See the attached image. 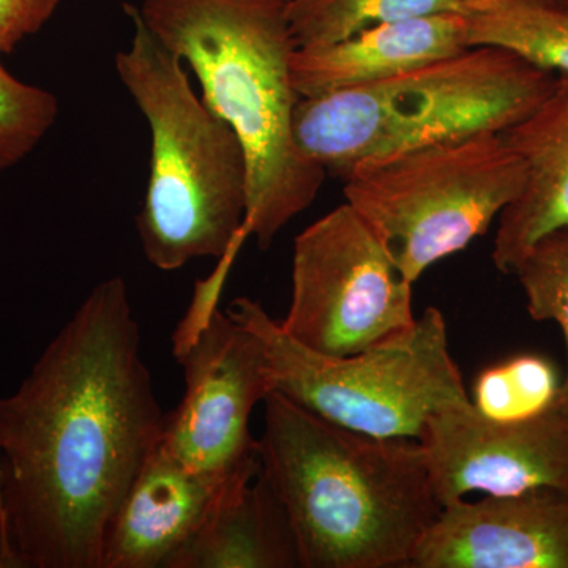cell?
Segmentation results:
<instances>
[{
	"instance_id": "2",
	"label": "cell",
	"mask_w": 568,
	"mask_h": 568,
	"mask_svg": "<svg viewBox=\"0 0 568 568\" xmlns=\"http://www.w3.org/2000/svg\"><path fill=\"white\" fill-rule=\"evenodd\" d=\"M260 470L282 504L304 568L409 567L439 517L424 447L325 420L271 392Z\"/></svg>"
},
{
	"instance_id": "12",
	"label": "cell",
	"mask_w": 568,
	"mask_h": 568,
	"mask_svg": "<svg viewBox=\"0 0 568 568\" xmlns=\"http://www.w3.org/2000/svg\"><path fill=\"white\" fill-rule=\"evenodd\" d=\"M233 480L194 473L156 444L111 518L102 568H170Z\"/></svg>"
},
{
	"instance_id": "17",
	"label": "cell",
	"mask_w": 568,
	"mask_h": 568,
	"mask_svg": "<svg viewBox=\"0 0 568 568\" xmlns=\"http://www.w3.org/2000/svg\"><path fill=\"white\" fill-rule=\"evenodd\" d=\"M470 0H290L298 48L335 43L365 29L429 14H465Z\"/></svg>"
},
{
	"instance_id": "1",
	"label": "cell",
	"mask_w": 568,
	"mask_h": 568,
	"mask_svg": "<svg viewBox=\"0 0 568 568\" xmlns=\"http://www.w3.org/2000/svg\"><path fill=\"white\" fill-rule=\"evenodd\" d=\"M163 422L129 286L112 276L0 396V489L21 568H102L108 526Z\"/></svg>"
},
{
	"instance_id": "20",
	"label": "cell",
	"mask_w": 568,
	"mask_h": 568,
	"mask_svg": "<svg viewBox=\"0 0 568 568\" xmlns=\"http://www.w3.org/2000/svg\"><path fill=\"white\" fill-rule=\"evenodd\" d=\"M515 275L525 291L530 317L559 324L568 355V226L541 239L526 254ZM559 402L568 407V368Z\"/></svg>"
},
{
	"instance_id": "16",
	"label": "cell",
	"mask_w": 568,
	"mask_h": 568,
	"mask_svg": "<svg viewBox=\"0 0 568 568\" xmlns=\"http://www.w3.org/2000/svg\"><path fill=\"white\" fill-rule=\"evenodd\" d=\"M465 18L470 47L504 48L568 78L566 0H470Z\"/></svg>"
},
{
	"instance_id": "7",
	"label": "cell",
	"mask_w": 568,
	"mask_h": 568,
	"mask_svg": "<svg viewBox=\"0 0 568 568\" xmlns=\"http://www.w3.org/2000/svg\"><path fill=\"white\" fill-rule=\"evenodd\" d=\"M343 181L346 203L416 283L487 234L525 189L526 168L500 133H481L365 160Z\"/></svg>"
},
{
	"instance_id": "21",
	"label": "cell",
	"mask_w": 568,
	"mask_h": 568,
	"mask_svg": "<svg viewBox=\"0 0 568 568\" xmlns=\"http://www.w3.org/2000/svg\"><path fill=\"white\" fill-rule=\"evenodd\" d=\"M61 0H0V54L18 44L51 20Z\"/></svg>"
},
{
	"instance_id": "6",
	"label": "cell",
	"mask_w": 568,
	"mask_h": 568,
	"mask_svg": "<svg viewBox=\"0 0 568 568\" xmlns=\"http://www.w3.org/2000/svg\"><path fill=\"white\" fill-rule=\"evenodd\" d=\"M227 313L263 339L272 392L336 425L418 440L435 414L473 405L448 349L446 320L435 306L409 331L347 357L295 342L252 298H235Z\"/></svg>"
},
{
	"instance_id": "9",
	"label": "cell",
	"mask_w": 568,
	"mask_h": 568,
	"mask_svg": "<svg viewBox=\"0 0 568 568\" xmlns=\"http://www.w3.org/2000/svg\"><path fill=\"white\" fill-rule=\"evenodd\" d=\"M291 305L280 325L316 353L347 357L409 331L413 286L369 224L345 203L294 242Z\"/></svg>"
},
{
	"instance_id": "22",
	"label": "cell",
	"mask_w": 568,
	"mask_h": 568,
	"mask_svg": "<svg viewBox=\"0 0 568 568\" xmlns=\"http://www.w3.org/2000/svg\"><path fill=\"white\" fill-rule=\"evenodd\" d=\"M0 568H21L11 545L9 525H7L6 507H3L2 489H0Z\"/></svg>"
},
{
	"instance_id": "14",
	"label": "cell",
	"mask_w": 568,
	"mask_h": 568,
	"mask_svg": "<svg viewBox=\"0 0 568 568\" xmlns=\"http://www.w3.org/2000/svg\"><path fill=\"white\" fill-rule=\"evenodd\" d=\"M526 168L525 189L500 213L491 260L515 275L547 235L568 226V78L523 121L500 133Z\"/></svg>"
},
{
	"instance_id": "18",
	"label": "cell",
	"mask_w": 568,
	"mask_h": 568,
	"mask_svg": "<svg viewBox=\"0 0 568 568\" xmlns=\"http://www.w3.org/2000/svg\"><path fill=\"white\" fill-rule=\"evenodd\" d=\"M560 387L562 379L549 358L521 354L484 369L474 383L470 402L491 420H521L556 405Z\"/></svg>"
},
{
	"instance_id": "11",
	"label": "cell",
	"mask_w": 568,
	"mask_h": 568,
	"mask_svg": "<svg viewBox=\"0 0 568 568\" xmlns=\"http://www.w3.org/2000/svg\"><path fill=\"white\" fill-rule=\"evenodd\" d=\"M410 568H568V491L459 499L443 507Z\"/></svg>"
},
{
	"instance_id": "5",
	"label": "cell",
	"mask_w": 568,
	"mask_h": 568,
	"mask_svg": "<svg viewBox=\"0 0 568 568\" xmlns=\"http://www.w3.org/2000/svg\"><path fill=\"white\" fill-rule=\"evenodd\" d=\"M558 78L517 52L473 47L366 88L302 97L294 141L302 155L343 179L376 156L506 132L547 99Z\"/></svg>"
},
{
	"instance_id": "4",
	"label": "cell",
	"mask_w": 568,
	"mask_h": 568,
	"mask_svg": "<svg viewBox=\"0 0 568 568\" xmlns=\"http://www.w3.org/2000/svg\"><path fill=\"white\" fill-rule=\"evenodd\" d=\"M115 70L149 123L151 164L136 216L142 250L153 267L173 272L203 257L239 253L248 212V162L234 130L197 97L185 63L142 20Z\"/></svg>"
},
{
	"instance_id": "23",
	"label": "cell",
	"mask_w": 568,
	"mask_h": 568,
	"mask_svg": "<svg viewBox=\"0 0 568 568\" xmlns=\"http://www.w3.org/2000/svg\"><path fill=\"white\" fill-rule=\"evenodd\" d=\"M566 2L568 3V0H566Z\"/></svg>"
},
{
	"instance_id": "13",
	"label": "cell",
	"mask_w": 568,
	"mask_h": 568,
	"mask_svg": "<svg viewBox=\"0 0 568 568\" xmlns=\"http://www.w3.org/2000/svg\"><path fill=\"white\" fill-rule=\"evenodd\" d=\"M469 48L465 14H429L375 26L335 43L297 48L291 77L298 95H328L392 80Z\"/></svg>"
},
{
	"instance_id": "8",
	"label": "cell",
	"mask_w": 568,
	"mask_h": 568,
	"mask_svg": "<svg viewBox=\"0 0 568 568\" xmlns=\"http://www.w3.org/2000/svg\"><path fill=\"white\" fill-rule=\"evenodd\" d=\"M231 265L219 261L213 274L196 283L192 304L174 331L173 353L185 394L164 414L160 439L189 469L223 480L260 470L250 417L272 392L263 339L220 312Z\"/></svg>"
},
{
	"instance_id": "10",
	"label": "cell",
	"mask_w": 568,
	"mask_h": 568,
	"mask_svg": "<svg viewBox=\"0 0 568 568\" xmlns=\"http://www.w3.org/2000/svg\"><path fill=\"white\" fill-rule=\"evenodd\" d=\"M424 447L440 507L470 493L514 496L534 489L568 491V407L499 422L473 405L450 407L426 422Z\"/></svg>"
},
{
	"instance_id": "15",
	"label": "cell",
	"mask_w": 568,
	"mask_h": 568,
	"mask_svg": "<svg viewBox=\"0 0 568 568\" xmlns=\"http://www.w3.org/2000/svg\"><path fill=\"white\" fill-rule=\"evenodd\" d=\"M297 545L278 497L261 470L235 478L170 568H295Z\"/></svg>"
},
{
	"instance_id": "19",
	"label": "cell",
	"mask_w": 568,
	"mask_h": 568,
	"mask_svg": "<svg viewBox=\"0 0 568 568\" xmlns=\"http://www.w3.org/2000/svg\"><path fill=\"white\" fill-rule=\"evenodd\" d=\"M58 114L51 92L18 80L0 62V174L33 152Z\"/></svg>"
},
{
	"instance_id": "3",
	"label": "cell",
	"mask_w": 568,
	"mask_h": 568,
	"mask_svg": "<svg viewBox=\"0 0 568 568\" xmlns=\"http://www.w3.org/2000/svg\"><path fill=\"white\" fill-rule=\"evenodd\" d=\"M290 0H144L142 20L196 74L203 100L248 162L245 227L267 250L320 194L325 171L298 151Z\"/></svg>"
}]
</instances>
